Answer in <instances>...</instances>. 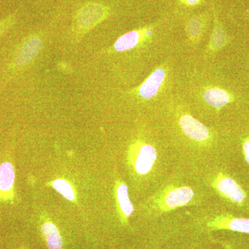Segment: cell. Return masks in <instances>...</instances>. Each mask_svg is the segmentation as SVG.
I'll use <instances>...</instances> for the list:
<instances>
[{"mask_svg": "<svg viewBox=\"0 0 249 249\" xmlns=\"http://www.w3.org/2000/svg\"><path fill=\"white\" fill-rule=\"evenodd\" d=\"M165 71L163 69L158 68L155 70L150 76L139 86V96L143 99H151L155 97L164 83Z\"/></svg>", "mask_w": 249, "mask_h": 249, "instance_id": "cell-8", "label": "cell"}, {"mask_svg": "<svg viewBox=\"0 0 249 249\" xmlns=\"http://www.w3.org/2000/svg\"><path fill=\"white\" fill-rule=\"evenodd\" d=\"M116 196L123 214L125 217H129L133 213L134 207L129 200L128 189L124 183H121L117 187Z\"/></svg>", "mask_w": 249, "mask_h": 249, "instance_id": "cell-15", "label": "cell"}, {"mask_svg": "<svg viewBox=\"0 0 249 249\" xmlns=\"http://www.w3.org/2000/svg\"><path fill=\"white\" fill-rule=\"evenodd\" d=\"M152 30L150 29H142L138 30L129 31L121 36L116 41L113 49L116 52H126L137 47L142 42V37L151 35Z\"/></svg>", "mask_w": 249, "mask_h": 249, "instance_id": "cell-9", "label": "cell"}, {"mask_svg": "<svg viewBox=\"0 0 249 249\" xmlns=\"http://www.w3.org/2000/svg\"><path fill=\"white\" fill-rule=\"evenodd\" d=\"M212 186L224 199L242 206L247 199L246 192L233 178L223 173H218L214 178Z\"/></svg>", "mask_w": 249, "mask_h": 249, "instance_id": "cell-3", "label": "cell"}, {"mask_svg": "<svg viewBox=\"0 0 249 249\" xmlns=\"http://www.w3.org/2000/svg\"><path fill=\"white\" fill-rule=\"evenodd\" d=\"M179 124L185 135L192 140L202 142L209 141V129L189 114H183L181 116Z\"/></svg>", "mask_w": 249, "mask_h": 249, "instance_id": "cell-7", "label": "cell"}, {"mask_svg": "<svg viewBox=\"0 0 249 249\" xmlns=\"http://www.w3.org/2000/svg\"><path fill=\"white\" fill-rule=\"evenodd\" d=\"M194 192L190 187H168L155 198V206L160 212H167L186 206L193 199Z\"/></svg>", "mask_w": 249, "mask_h": 249, "instance_id": "cell-2", "label": "cell"}, {"mask_svg": "<svg viewBox=\"0 0 249 249\" xmlns=\"http://www.w3.org/2000/svg\"><path fill=\"white\" fill-rule=\"evenodd\" d=\"M134 166L139 175H146L151 170L157 158L155 147L150 144L138 142L132 149Z\"/></svg>", "mask_w": 249, "mask_h": 249, "instance_id": "cell-4", "label": "cell"}, {"mask_svg": "<svg viewBox=\"0 0 249 249\" xmlns=\"http://www.w3.org/2000/svg\"><path fill=\"white\" fill-rule=\"evenodd\" d=\"M16 19V14H11L2 20L0 21V37L6 32L10 27L14 25Z\"/></svg>", "mask_w": 249, "mask_h": 249, "instance_id": "cell-17", "label": "cell"}, {"mask_svg": "<svg viewBox=\"0 0 249 249\" xmlns=\"http://www.w3.org/2000/svg\"><path fill=\"white\" fill-rule=\"evenodd\" d=\"M242 150H243L244 156H245L246 161H247V163L249 165V137H247V138L245 139V142H243V144H242Z\"/></svg>", "mask_w": 249, "mask_h": 249, "instance_id": "cell-18", "label": "cell"}, {"mask_svg": "<svg viewBox=\"0 0 249 249\" xmlns=\"http://www.w3.org/2000/svg\"><path fill=\"white\" fill-rule=\"evenodd\" d=\"M42 232L45 236L49 249H62V236L58 228L53 223H45L42 227Z\"/></svg>", "mask_w": 249, "mask_h": 249, "instance_id": "cell-11", "label": "cell"}, {"mask_svg": "<svg viewBox=\"0 0 249 249\" xmlns=\"http://www.w3.org/2000/svg\"><path fill=\"white\" fill-rule=\"evenodd\" d=\"M206 226L211 230H229L249 234V219L235 217L229 214L215 216Z\"/></svg>", "mask_w": 249, "mask_h": 249, "instance_id": "cell-5", "label": "cell"}, {"mask_svg": "<svg viewBox=\"0 0 249 249\" xmlns=\"http://www.w3.org/2000/svg\"><path fill=\"white\" fill-rule=\"evenodd\" d=\"M206 19L202 16H194L190 18L186 24L188 37L193 41L199 40L204 31Z\"/></svg>", "mask_w": 249, "mask_h": 249, "instance_id": "cell-13", "label": "cell"}, {"mask_svg": "<svg viewBox=\"0 0 249 249\" xmlns=\"http://www.w3.org/2000/svg\"><path fill=\"white\" fill-rule=\"evenodd\" d=\"M222 245H224V248H225L226 249H234L233 248H232V246L229 245V244L223 243L222 242Z\"/></svg>", "mask_w": 249, "mask_h": 249, "instance_id": "cell-20", "label": "cell"}, {"mask_svg": "<svg viewBox=\"0 0 249 249\" xmlns=\"http://www.w3.org/2000/svg\"><path fill=\"white\" fill-rule=\"evenodd\" d=\"M109 16V9L97 2L87 3L78 9L74 18L73 30L77 37H82L101 24Z\"/></svg>", "mask_w": 249, "mask_h": 249, "instance_id": "cell-1", "label": "cell"}, {"mask_svg": "<svg viewBox=\"0 0 249 249\" xmlns=\"http://www.w3.org/2000/svg\"><path fill=\"white\" fill-rule=\"evenodd\" d=\"M43 46L42 39L37 35L29 36L23 42L15 58L18 67L27 66L36 58Z\"/></svg>", "mask_w": 249, "mask_h": 249, "instance_id": "cell-6", "label": "cell"}, {"mask_svg": "<svg viewBox=\"0 0 249 249\" xmlns=\"http://www.w3.org/2000/svg\"><path fill=\"white\" fill-rule=\"evenodd\" d=\"M53 188L70 201L74 200L75 193L71 185L63 179H56L52 183Z\"/></svg>", "mask_w": 249, "mask_h": 249, "instance_id": "cell-16", "label": "cell"}, {"mask_svg": "<svg viewBox=\"0 0 249 249\" xmlns=\"http://www.w3.org/2000/svg\"><path fill=\"white\" fill-rule=\"evenodd\" d=\"M205 102L216 109L227 106L232 101V97L225 90L219 88H209L203 93Z\"/></svg>", "mask_w": 249, "mask_h": 249, "instance_id": "cell-10", "label": "cell"}, {"mask_svg": "<svg viewBox=\"0 0 249 249\" xmlns=\"http://www.w3.org/2000/svg\"><path fill=\"white\" fill-rule=\"evenodd\" d=\"M227 42V36L225 31L221 27L217 17L214 15V28L210 42L209 49L211 51L219 50L222 49Z\"/></svg>", "mask_w": 249, "mask_h": 249, "instance_id": "cell-14", "label": "cell"}, {"mask_svg": "<svg viewBox=\"0 0 249 249\" xmlns=\"http://www.w3.org/2000/svg\"><path fill=\"white\" fill-rule=\"evenodd\" d=\"M179 1L186 6H194L200 4L201 0H179Z\"/></svg>", "mask_w": 249, "mask_h": 249, "instance_id": "cell-19", "label": "cell"}, {"mask_svg": "<svg viewBox=\"0 0 249 249\" xmlns=\"http://www.w3.org/2000/svg\"><path fill=\"white\" fill-rule=\"evenodd\" d=\"M15 170L14 166L9 162L0 165V191H9L14 186Z\"/></svg>", "mask_w": 249, "mask_h": 249, "instance_id": "cell-12", "label": "cell"}]
</instances>
